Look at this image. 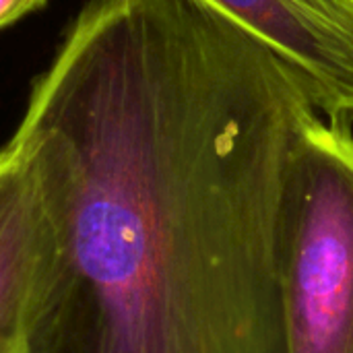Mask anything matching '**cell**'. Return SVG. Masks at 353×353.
I'll return each instance as SVG.
<instances>
[{
	"instance_id": "cell-3",
	"label": "cell",
	"mask_w": 353,
	"mask_h": 353,
	"mask_svg": "<svg viewBox=\"0 0 353 353\" xmlns=\"http://www.w3.org/2000/svg\"><path fill=\"white\" fill-rule=\"evenodd\" d=\"M275 52L321 116L353 122V0H205Z\"/></svg>"
},
{
	"instance_id": "cell-2",
	"label": "cell",
	"mask_w": 353,
	"mask_h": 353,
	"mask_svg": "<svg viewBox=\"0 0 353 353\" xmlns=\"http://www.w3.org/2000/svg\"><path fill=\"white\" fill-rule=\"evenodd\" d=\"M277 273L288 353H353L352 124L316 116L283 180Z\"/></svg>"
},
{
	"instance_id": "cell-1",
	"label": "cell",
	"mask_w": 353,
	"mask_h": 353,
	"mask_svg": "<svg viewBox=\"0 0 353 353\" xmlns=\"http://www.w3.org/2000/svg\"><path fill=\"white\" fill-rule=\"evenodd\" d=\"M316 116L205 0H91L12 134L48 211L27 353H288L277 221Z\"/></svg>"
},
{
	"instance_id": "cell-4",
	"label": "cell",
	"mask_w": 353,
	"mask_h": 353,
	"mask_svg": "<svg viewBox=\"0 0 353 353\" xmlns=\"http://www.w3.org/2000/svg\"><path fill=\"white\" fill-rule=\"evenodd\" d=\"M48 242V211L25 145L0 147V353H27L29 316Z\"/></svg>"
},
{
	"instance_id": "cell-5",
	"label": "cell",
	"mask_w": 353,
	"mask_h": 353,
	"mask_svg": "<svg viewBox=\"0 0 353 353\" xmlns=\"http://www.w3.org/2000/svg\"><path fill=\"white\" fill-rule=\"evenodd\" d=\"M48 0H0V29L19 21L31 10H37Z\"/></svg>"
}]
</instances>
